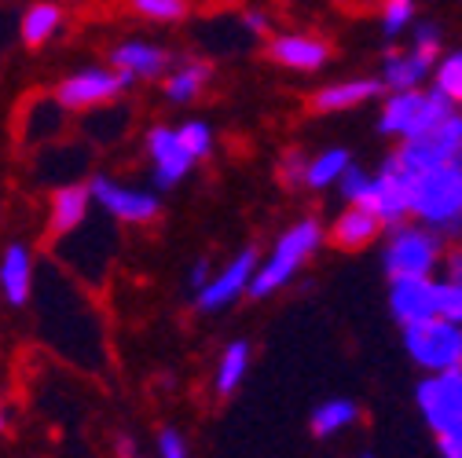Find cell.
Wrapping results in <instances>:
<instances>
[{
	"label": "cell",
	"instance_id": "obj_1",
	"mask_svg": "<svg viewBox=\"0 0 462 458\" xmlns=\"http://www.w3.org/2000/svg\"><path fill=\"white\" fill-rule=\"evenodd\" d=\"M415 404L437 440V451L462 458V367L426 374L415 389Z\"/></svg>",
	"mask_w": 462,
	"mask_h": 458
},
{
	"label": "cell",
	"instance_id": "obj_2",
	"mask_svg": "<svg viewBox=\"0 0 462 458\" xmlns=\"http://www.w3.org/2000/svg\"><path fill=\"white\" fill-rule=\"evenodd\" d=\"M411 216L437 227L440 235L462 227V165H440L415 173Z\"/></svg>",
	"mask_w": 462,
	"mask_h": 458
},
{
	"label": "cell",
	"instance_id": "obj_3",
	"mask_svg": "<svg viewBox=\"0 0 462 458\" xmlns=\"http://www.w3.org/2000/svg\"><path fill=\"white\" fill-rule=\"evenodd\" d=\"M455 110L458 106L437 85L433 88H400V92H389V99L382 106V118H378V129L385 136H396V140H411V136L440 125Z\"/></svg>",
	"mask_w": 462,
	"mask_h": 458
},
{
	"label": "cell",
	"instance_id": "obj_4",
	"mask_svg": "<svg viewBox=\"0 0 462 458\" xmlns=\"http://www.w3.org/2000/svg\"><path fill=\"white\" fill-rule=\"evenodd\" d=\"M319 243H323V224L319 220H298L291 232L275 243L268 261L257 264L254 282H250V298H268V294L282 290V286L298 275V268L319 250Z\"/></svg>",
	"mask_w": 462,
	"mask_h": 458
},
{
	"label": "cell",
	"instance_id": "obj_5",
	"mask_svg": "<svg viewBox=\"0 0 462 458\" xmlns=\"http://www.w3.org/2000/svg\"><path fill=\"white\" fill-rule=\"evenodd\" d=\"M444 239L437 227L430 224H396L393 235L382 250V261H385V275H433L444 261Z\"/></svg>",
	"mask_w": 462,
	"mask_h": 458
},
{
	"label": "cell",
	"instance_id": "obj_6",
	"mask_svg": "<svg viewBox=\"0 0 462 458\" xmlns=\"http://www.w3.org/2000/svg\"><path fill=\"white\" fill-rule=\"evenodd\" d=\"M403 349H408L411 363L422 367L426 374L455 371V367H462V323L430 316L422 323L403 326Z\"/></svg>",
	"mask_w": 462,
	"mask_h": 458
},
{
	"label": "cell",
	"instance_id": "obj_7",
	"mask_svg": "<svg viewBox=\"0 0 462 458\" xmlns=\"http://www.w3.org/2000/svg\"><path fill=\"white\" fill-rule=\"evenodd\" d=\"M411 191H415V173L393 154L378 173H371L360 206L374 209L385 227H396L403 224V216H411Z\"/></svg>",
	"mask_w": 462,
	"mask_h": 458
},
{
	"label": "cell",
	"instance_id": "obj_8",
	"mask_svg": "<svg viewBox=\"0 0 462 458\" xmlns=\"http://www.w3.org/2000/svg\"><path fill=\"white\" fill-rule=\"evenodd\" d=\"M396 158L411 169V173H426V169L440 165H462V114H448V118L411 140H403Z\"/></svg>",
	"mask_w": 462,
	"mask_h": 458
},
{
	"label": "cell",
	"instance_id": "obj_9",
	"mask_svg": "<svg viewBox=\"0 0 462 458\" xmlns=\"http://www.w3.org/2000/svg\"><path fill=\"white\" fill-rule=\"evenodd\" d=\"M140 78L129 74V70H103V67H92V70H78L70 74L60 88H55V99L67 110H92V106H103L110 99H118L129 85H136Z\"/></svg>",
	"mask_w": 462,
	"mask_h": 458
},
{
	"label": "cell",
	"instance_id": "obj_10",
	"mask_svg": "<svg viewBox=\"0 0 462 458\" xmlns=\"http://www.w3.org/2000/svg\"><path fill=\"white\" fill-rule=\"evenodd\" d=\"M440 294H437V279L433 275H393L389 279V312L400 326L422 323L437 316Z\"/></svg>",
	"mask_w": 462,
	"mask_h": 458
},
{
	"label": "cell",
	"instance_id": "obj_11",
	"mask_svg": "<svg viewBox=\"0 0 462 458\" xmlns=\"http://www.w3.org/2000/svg\"><path fill=\"white\" fill-rule=\"evenodd\" d=\"M147 154H151V165H154V188L169 191V188H177L188 173H191V165L199 161L177 136V129H165V125H154L147 133Z\"/></svg>",
	"mask_w": 462,
	"mask_h": 458
},
{
	"label": "cell",
	"instance_id": "obj_12",
	"mask_svg": "<svg viewBox=\"0 0 462 458\" xmlns=\"http://www.w3.org/2000/svg\"><path fill=\"white\" fill-rule=\"evenodd\" d=\"M257 264H261L257 253H254V250H243L217 279H209L202 290H199V298H195L199 312H220V308H227L231 301H239L243 294H250V282H254Z\"/></svg>",
	"mask_w": 462,
	"mask_h": 458
},
{
	"label": "cell",
	"instance_id": "obj_13",
	"mask_svg": "<svg viewBox=\"0 0 462 458\" xmlns=\"http://www.w3.org/2000/svg\"><path fill=\"white\" fill-rule=\"evenodd\" d=\"M92 202L103 206L110 216H118L125 224H147L158 216V198L151 191H136V188H122L110 177H96L92 180Z\"/></svg>",
	"mask_w": 462,
	"mask_h": 458
},
{
	"label": "cell",
	"instance_id": "obj_14",
	"mask_svg": "<svg viewBox=\"0 0 462 458\" xmlns=\"http://www.w3.org/2000/svg\"><path fill=\"white\" fill-rule=\"evenodd\" d=\"M330 48L319 37L309 33H282L268 41V60L279 67H291V70H319L327 63Z\"/></svg>",
	"mask_w": 462,
	"mask_h": 458
},
{
	"label": "cell",
	"instance_id": "obj_15",
	"mask_svg": "<svg viewBox=\"0 0 462 458\" xmlns=\"http://www.w3.org/2000/svg\"><path fill=\"white\" fill-rule=\"evenodd\" d=\"M382 227L385 224L374 209H367L360 202H349V209H345L330 227V243L341 246V250H364L382 235Z\"/></svg>",
	"mask_w": 462,
	"mask_h": 458
},
{
	"label": "cell",
	"instance_id": "obj_16",
	"mask_svg": "<svg viewBox=\"0 0 462 458\" xmlns=\"http://www.w3.org/2000/svg\"><path fill=\"white\" fill-rule=\"evenodd\" d=\"M33 286V253L26 243H8L0 257V290L8 305H26Z\"/></svg>",
	"mask_w": 462,
	"mask_h": 458
},
{
	"label": "cell",
	"instance_id": "obj_17",
	"mask_svg": "<svg viewBox=\"0 0 462 458\" xmlns=\"http://www.w3.org/2000/svg\"><path fill=\"white\" fill-rule=\"evenodd\" d=\"M433 63L430 55H422L419 48H408V51H389L385 63H382V81L389 92H400V88H422V81L433 74Z\"/></svg>",
	"mask_w": 462,
	"mask_h": 458
},
{
	"label": "cell",
	"instance_id": "obj_18",
	"mask_svg": "<svg viewBox=\"0 0 462 458\" xmlns=\"http://www.w3.org/2000/svg\"><path fill=\"white\" fill-rule=\"evenodd\" d=\"M378 92H385V81H374V78H360V81H337V85H327L316 92L312 106L319 114H337V110H353L367 99H374Z\"/></svg>",
	"mask_w": 462,
	"mask_h": 458
},
{
	"label": "cell",
	"instance_id": "obj_19",
	"mask_svg": "<svg viewBox=\"0 0 462 458\" xmlns=\"http://www.w3.org/2000/svg\"><path fill=\"white\" fill-rule=\"evenodd\" d=\"M110 60L118 70H129L136 78H162L169 70V51H162L158 44L147 41H125L110 51Z\"/></svg>",
	"mask_w": 462,
	"mask_h": 458
},
{
	"label": "cell",
	"instance_id": "obj_20",
	"mask_svg": "<svg viewBox=\"0 0 462 458\" xmlns=\"http://www.w3.org/2000/svg\"><path fill=\"white\" fill-rule=\"evenodd\" d=\"M88 202H92V188H81V184H67L55 191L51 198V235H70L74 227H81L85 213H88Z\"/></svg>",
	"mask_w": 462,
	"mask_h": 458
},
{
	"label": "cell",
	"instance_id": "obj_21",
	"mask_svg": "<svg viewBox=\"0 0 462 458\" xmlns=\"http://www.w3.org/2000/svg\"><path fill=\"white\" fill-rule=\"evenodd\" d=\"M360 418V408L353 404V399H323V404L312 411V436L316 440H330L337 433H345L349 426H356Z\"/></svg>",
	"mask_w": 462,
	"mask_h": 458
},
{
	"label": "cell",
	"instance_id": "obj_22",
	"mask_svg": "<svg viewBox=\"0 0 462 458\" xmlns=\"http://www.w3.org/2000/svg\"><path fill=\"white\" fill-rule=\"evenodd\" d=\"M349 165H353L349 151H345V147H327L323 154H316V158L309 161L305 184H309L312 191H327L330 184H337L345 173H349Z\"/></svg>",
	"mask_w": 462,
	"mask_h": 458
},
{
	"label": "cell",
	"instance_id": "obj_23",
	"mask_svg": "<svg viewBox=\"0 0 462 458\" xmlns=\"http://www.w3.org/2000/svg\"><path fill=\"white\" fill-rule=\"evenodd\" d=\"M246 371H250V345L246 341H231V345L224 349V356H220V363H217V392L231 396L243 385Z\"/></svg>",
	"mask_w": 462,
	"mask_h": 458
},
{
	"label": "cell",
	"instance_id": "obj_24",
	"mask_svg": "<svg viewBox=\"0 0 462 458\" xmlns=\"http://www.w3.org/2000/svg\"><path fill=\"white\" fill-rule=\"evenodd\" d=\"M60 26H63L60 5H33V8L23 15V41H26L30 48H41V44H48L55 33H60Z\"/></svg>",
	"mask_w": 462,
	"mask_h": 458
},
{
	"label": "cell",
	"instance_id": "obj_25",
	"mask_svg": "<svg viewBox=\"0 0 462 458\" xmlns=\"http://www.w3.org/2000/svg\"><path fill=\"white\" fill-rule=\"evenodd\" d=\"M206 81H209V67L206 63H180L177 70L165 78V96L172 103H191L202 92Z\"/></svg>",
	"mask_w": 462,
	"mask_h": 458
},
{
	"label": "cell",
	"instance_id": "obj_26",
	"mask_svg": "<svg viewBox=\"0 0 462 458\" xmlns=\"http://www.w3.org/2000/svg\"><path fill=\"white\" fill-rule=\"evenodd\" d=\"M433 85H437L455 106H462V51H451V55H444V60H437V67H433Z\"/></svg>",
	"mask_w": 462,
	"mask_h": 458
},
{
	"label": "cell",
	"instance_id": "obj_27",
	"mask_svg": "<svg viewBox=\"0 0 462 458\" xmlns=\"http://www.w3.org/2000/svg\"><path fill=\"white\" fill-rule=\"evenodd\" d=\"M129 5L151 23H177L188 15V0H129Z\"/></svg>",
	"mask_w": 462,
	"mask_h": 458
},
{
	"label": "cell",
	"instance_id": "obj_28",
	"mask_svg": "<svg viewBox=\"0 0 462 458\" xmlns=\"http://www.w3.org/2000/svg\"><path fill=\"white\" fill-rule=\"evenodd\" d=\"M415 23V0H385L382 5V30L385 37H396Z\"/></svg>",
	"mask_w": 462,
	"mask_h": 458
},
{
	"label": "cell",
	"instance_id": "obj_29",
	"mask_svg": "<svg viewBox=\"0 0 462 458\" xmlns=\"http://www.w3.org/2000/svg\"><path fill=\"white\" fill-rule=\"evenodd\" d=\"M177 136H180V143H184L195 158H209V151H213V129H209L206 122H184V125L177 129Z\"/></svg>",
	"mask_w": 462,
	"mask_h": 458
},
{
	"label": "cell",
	"instance_id": "obj_30",
	"mask_svg": "<svg viewBox=\"0 0 462 458\" xmlns=\"http://www.w3.org/2000/svg\"><path fill=\"white\" fill-rule=\"evenodd\" d=\"M437 294H440L437 316H444V319H451V323H462V282L440 279V282H437Z\"/></svg>",
	"mask_w": 462,
	"mask_h": 458
},
{
	"label": "cell",
	"instance_id": "obj_31",
	"mask_svg": "<svg viewBox=\"0 0 462 458\" xmlns=\"http://www.w3.org/2000/svg\"><path fill=\"white\" fill-rule=\"evenodd\" d=\"M367 180H371V173H364V169L349 165V173H345V177L337 180V188H341V198H345V202H360V195L367 191Z\"/></svg>",
	"mask_w": 462,
	"mask_h": 458
},
{
	"label": "cell",
	"instance_id": "obj_32",
	"mask_svg": "<svg viewBox=\"0 0 462 458\" xmlns=\"http://www.w3.org/2000/svg\"><path fill=\"white\" fill-rule=\"evenodd\" d=\"M411 48H419L422 55H430V60H440V30H437L433 23L415 26V41H411Z\"/></svg>",
	"mask_w": 462,
	"mask_h": 458
},
{
	"label": "cell",
	"instance_id": "obj_33",
	"mask_svg": "<svg viewBox=\"0 0 462 458\" xmlns=\"http://www.w3.org/2000/svg\"><path fill=\"white\" fill-rule=\"evenodd\" d=\"M158 454H162V458H184V454H188L184 436H180L177 429H162V433H158Z\"/></svg>",
	"mask_w": 462,
	"mask_h": 458
},
{
	"label": "cell",
	"instance_id": "obj_34",
	"mask_svg": "<svg viewBox=\"0 0 462 458\" xmlns=\"http://www.w3.org/2000/svg\"><path fill=\"white\" fill-rule=\"evenodd\" d=\"M440 268H444V279L462 282V243H455V246H448V250H444Z\"/></svg>",
	"mask_w": 462,
	"mask_h": 458
},
{
	"label": "cell",
	"instance_id": "obj_35",
	"mask_svg": "<svg viewBox=\"0 0 462 458\" xmlns=\"http://www.w3.org/2000/svg\"><path fill=\"white\" fill-rule=\"evenodd\" d=\"M243 30L254 33V37H264L272 30V19L264 12H243Z\"/></svg>",
	"mask_w": 462,
	"mask_h": 458
},
{
	"label": "cell",
	"instance_id": "obj_36",
	"mask_svg": "<svg viewBox=\"0 0 462 458\" xmlns=\"http://www.w3.org/2000/svg\"><path fill=\"white\" fill-rule=\"evenodd\" d=\"M286 180H305V169H309V161L301 158V154H291V158H286Z\"/></svg>",
	"mask_w": 462,
	"mask_h": 458
},
{
	"label": "cell",
	"instance_id": "obj_37",
	"mask_svg": "<svg viewBox=\"0 0 462 458\" xmlns=\"http://www.w3.org/2000/svg\"><path fill=\"white\" fill-rule=\"evenodd\" d=\"M188 282H191V290L199 294L202 286L209 282V261H195V268H191V275H188Z\"/></svg>",
	"mask_w": 462,
	"mask_h": 458
},
{
	"label": "cell",
	"instance_id": "obj_38",
	"mask_svg": "<svg viewBox=\"0 0 462 458\" xmlns=\"http://www.w3.org/2000/svg\"><path fill=\"white\" fill-rule=\"evenodd\" d=\"M5 426H8V415H5V404H0V433H5Z\"/></svg>",
	"mask_w": 462,
	"mask_h": 458
}]
</instances>
